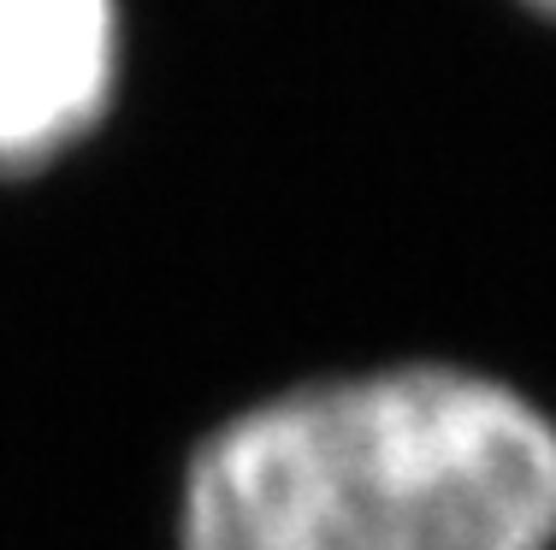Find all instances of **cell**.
Instances as JSON below:
<instances>
[{
    "mask_svg": "<svg viewBox=\"0 0 556 550\" xmlns=\"http://www.w3.org/2000/svg\"><path fill=\"white\" fill-rule=\"evenodd\" d=\"M533 12H545V18H556V0H527Z\"/></svg>",
    "mask_w": 556,
    "mask_h": 550,
    "instance_id": "3957f363",
    "label": "cell"
},
{
    "mask_svg": "<svg viewBox=\"0 0 556 550\" xmlns=\"http://www.w3.org/2000/svg\"><path fill=\"white\" fill-rule=\"evenodd\" d=\"M113 0H0V172L54 161L108 113Z\"/></svg>",
    "mask_w": 556,
    "mask_h": 550,
    "instance_id": "7a4b0ae2",
    "label": "cell"
},
{
    "mask_svg": "<svg viewBox=\"0 0 556 550\" xmlns=\"http://www.w3.org/2000/svg\"><path fill=\"white\" fill-rule=\"evenodd\" d=\"M556 426L456 367L285 391L190 456L184 550H545Z\"/></svg>",
    "mask_w": 556,
    "mask_h": 550,
    "instance_id": "6da1fadb",
    "label": "cell"
}]
</instances>
